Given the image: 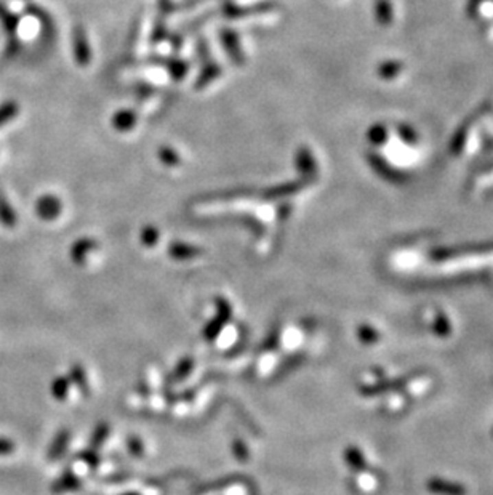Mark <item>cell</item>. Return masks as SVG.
<instances>
[{
	"label": "cell",
	"instance_id": "obj_12",
	"mask_svg": "<svg viewBox=\"0 0 493 495\" xmlns=\"http://www.w3.org/2000/svg\"><path fill=\"white\" fill-rule=\"evenodd\" d=\"M109 436V425L108 423H100V425H96V428L93 430V433H91V437H90V447L91 449H96V447H100L103 442L108 439Z\"/></svg>",
	"mask_w": 493,
	"mask_h": 495
},
{
	"label": "cell",
	"instance_id": "obj_21",
	"mask_svg": "<svg viewBox=\"0 0 493 495\" xmlns=\"http://www.w3.org/2000/svg\"><path fill=\"white\" fill-rule=\"evenodd\" d=\"M14 450V444L7 437H0V455H10Z\"/></svg>",
	"mask_w": 493,
	"mask_h": 495
},
{
	"label": "cell",
	"instance_id": "obj_5",
	"mask_svg": "<svg viewBox=\"0 0 493 495\" xmlns=\"http://www.w3.org/2000/svg\"><path fill=\"white\" fill-rule=\"evenodd\" d=\"M428 489L431 490L433 494H441V495H465L466 490L461 485L453 484V483H446L442 479H433L431 483L428 484Z\"/></svg>",
	"mask_w": 493,
	"mask_h": 495
},
{
	"label": "cell",
	"instance_id": "obj_22",
	"mask_svg": "<svg viewBox=\"0 0 493 495\" xmlns=\"http://www.w3.org/2000/svg\"><path fill=\"white\" fill-rule=\"evenodd\" d=\"M233 449H234V454H236V457H238V459L239 460H246V457H249V452H246V447L242 444V442H240V441H234V447H233Z\"/></svg>",
	"mask_w": 493,
	"mask_h": 495
},
{
	"label": "cell",
	"instance_id": "obj_23",
	"mask_svg": "<svg viewBox=\"0 0 493 495\" xmlns=\"http://www.w3.org/2000/svg\"><path fill=\"white\" fill-rule=\"evenodd\" d=\"M436 332L439 335H447L448 334V324L446 321V317L439 316L437 322H436Z\"/></svg>",
	"mask_w": 493,
	"mask_h": 495
},
{
	"label": "cell",
	"instance_id": "obj_19",
	"mask_svg": "<svg viewBox=\"0 0 493 495\" xmlns=\"http://www.w3.org/2000/svg\"><path fill=\"white\" fill-rule=\"evenodd\" d=\"M279 335H280V334H279V329H277V327H275V329H273V332H271V334H269L268 338L264 340L263 349H264V351L274 349L275 346H277V343H279Z\"/></svg>",
	"mask_w": 493,
	"mask_h": 495
},
{
	"label": "cell",
	"instance_id": "obj_15",
	"mask_svg": "<svg viewBox=\"0 0 493 495\" xmlns=\"http://www.w3.org/2000/svg\"><path fill=\"white\" fill-rule=\"evenodd\" d=\"M0 19H2L5 29H7L10 34L14 32V29H16V26H18V19H16V16H13V14L10 13L7 8H5V5L2 2H0Z\"/></svg>",
	"mask_w": 493,
	"mask_h": 495
},
{
	"label": "cell",
	"instance_id": "obj_3",
	"mask_svg": "<svg viewBox=\"0 0 493 495\" xmlns=\"http://www.w3.org/2000/svg\"><path fill=\"white\" fill-rule=\"evenodd\" d=\"M71 433L69 430H61L51 441L50 449H48V460H58L60 457L67 450V444H69Z\"/></svg>",
	"mask_w": 493,
	"mask_h": 495
},
{
	"label": "cell",
	"instance_id": "obj_7",
	"mask_svg": "<svg viewBox=\"0 0 493 495\" xmlns=\"http://www.w3.org/2000/svg\"><path fill=\"white\" fill-rule=\"evenodd\" d=\"M16 214L10 205V202L7 200V197L2 191H0V223H2L5 228H13L16 225Z\"/></svg>",
	"mask_w": 493,
	"mask_h": 495
},
{
	"label": "cell",
	"instance_id": "obj_24",
	"mask_svg": "<svg viewBox=\"0 0 493 495\" xmlns=\"http://www.w3.org/2000/svg\"><path fill=\"white\" fill-rule=\"evenodd\" d=\"M125 495H138V494H125Z\"/></svg>",
	"mask_w": 493,
	"mask_h": 495
},
{
	"label": "cell",
	"instance_id": "obj_10",
	"mask_svg": "<svg viewBox=\"0 0 493 495\" xmlns=\"http://www.w3.org/2000/svg\"><path fill=\"white\" fill-rule=\"evenodd\" d=\"M345 460H346V463L356 471H362L367 465L364 454H362L357 447H347V449L345 450Z\"/></svg>",
	"mask_w": 493,
	"mask_h": 495
},
{
	"label": "cell",
	"instance_id": "obj_14",
	"mask_svg": "<svg viewBox=\"0 0 493 495\" xmlns=\"http://www.w3.org/2000/svg\"><path fill=\"white\" fill-rule=\"evenodd\" d=\"M18 114V104L14 101H7V103L0 104V127L12 120L14 115Z\"/></svg>",
	"mask_w": 493,
	"mask_h": 495
},
{
	"label": "cell",
	"instance_id": "obj_4",
	"mask_svg": "<svg viewBox=\"0 0 493 495\" xmlns=\"http://www.w3.org/2000/svg\"><path fill=\"white\" fill-rule=\"evenodd\" d=\"M79 487H80V479L77 478L74 473L67 471V473H65L61 478H58L55 483H53L51 492L65 494V492H71V490H76Z\"/></svg>",
	"mask_w": 493,
	"mask_h": 495
},
{
	"label": "cell",
	"instance_id": "obj_1",
	"mask_svg": "<svg viewBox=\"0 0 493 495\" xmlns=\"http://www.w3.org/2000/svg\"><path fill=\"white\" fill-rule=\"evenodd\" d=\"M215 303H216V312L214 319H211L204 329V338L209 341L215 340L216 336L221 334V330L225 329V325L228 324L231 316H233V306H231V303L226 300V298L218 297Z\"/></svg>",
	"mask_w": 493,
	"mask_h": 495
},
{
	"label": "cell",
	"instance_id": "obj_16",
	"mask_svg": "<svg viewBox=\"0 0 493 495\" xmlns=\"http://www.w3.org/2000/svg\"><path fill=\"white\" fill-rule=\"evenodd\" d=\"M79 459L82 461H85L87 465L91 466V468H95V466L100 463V457H98V454H96V450L91 449V447H89V449H85V450H82Z\"/></svg>",
	"mask_w": 493,
	"mask_h": 495
},
{
	"label": "cell",
	"instance_id": "obj_18",
	"mask_svg": "<svg viewBox=\"0 0 493 495\" xmlns=\"http://www.w3.org/2000/svg\"><path fill=\"white\" fill-rule=\"evenodd\" d=\"M128 450L132 452V454L135 457H141L144 454V447H143V442L138 439L137 436H132L128 437Z\"/></svg>",
	"mask_w": 493,
	"mask_h": 495
},
{
	"label": "cell",
	"instance_id": "obj_20",
	"mask_svg": "<svg viewBox=\"0 0 493 495\" xmlns=\"http://www.w3.org/2000/svg\"><path fill=\"white\" fill-rule=\"evenodd\" d=\"M359 338L364 340L365 343H371L376 340V332L375 329L371 330L370 327H359Z\"/></svg>",
	"mask_w": 493,
	"mask_h": 495
},
{
	"label": "cell",
	"instance_id": "obj_6",
	"mask_svg": "<svg viewBox=\"0 0 493 495\" xmlns=\"http://www.w3.org/2000/svg\"><path fill=\"white\" fill-rule=\"evenodd\" d=\"M95 242L93 240L90 239H80L77 240V242L72 245V250H71V258L72 262H74L76 264H82L85 262L87 255H89V252L91 249H95Z\"/></svg>",
	"mask_w": 493,
	"mask_h": 495
},
{
	"label": "cell",
	"instance_id": "obj_13",
	"mask_svg": "<svg viewBox=\"0 0 493 495\" xmlns=\"http://www.w3.org/2000/svg\"><path fill=\"white\" fill-rule=\"evenodd\" d=\"M69 380H72L77 387H79L84 393H89V383H87V375L85 370L82 369V365H72L69 372Z\"/></svg>",
	"mask_w": 493,
	"mask_h": 495
},
{
	"label": "cell",
	"instance_id": "obj_11",
	"mask_svg": "<svg viewBox=\"0 0 493 495\" xmlns=\"http://www.w3.org/2000/svg\"><path fill=\"white\" fill-rule=\"evenodd\" d=\"M71 380L65 377V375H60L53 380L51 383V396L56 399V401H65L67 398V391H69Z\"/></svg>",
	"mask_w": 493,
	"mask_h": 495
},
{
	"label": "cell",
	"instance_id": "obj_2",
	"mask_svg": "<svg viewBox=\"0 0 493 495\" xmlns=\"http://www.w3.org/2000/svg\"><path fill=\"white\" fill-rule=\"evenodd\" d=\"M36 211H37V215L41 216L42 220H47V221L55 220L56 216L60 215V211H61V204H60V200L56 199V197L43 196L37 200Z\"/></svg>",
	"mask_w": 493,
	"mask_h": 495
},
{
	"label": "cell",
	"instance_id": "obj_9",
	"mask_svg": "<svg viewBox=\"0 0 493 495\" xmlns=\"http://www.w3.org/2000/svg\"><path fill=\"white\" fill-rule=\"evenodd\" d=\"M168 252H170V257L175 258V260H191V258L197 257V255L200 253V250L192 247V245L175 242V244L170 245Z\"/></svg>",
	"mask_w": 493,
	"mask_h": 495
},
{
	"label": "cell",
	"instance_id": "obj_8",
	"mask_svg": "<svg viewBox=\"0 0 493 495\" xmlns=\"http://www.w3.org/2000/svg\"><path fill=\"white\" fill-rule=\"evenodd\" d=\"M192 367H194V359L191 358V356H186V358H183L180 362L176 364V367L173 369V372L170 373V383H180L181 380H185L187 375L191 373Z\"/></svg>",
	"mask_w": 493,
	"mask_h": 495
},
{
	"label": "cell",
	"instance_id": "obj_17",
	"mask_svg": "<svg viewBox=\"0 0 493 495\" xmlns=\"http://www.w3.org/2000/svg\"><path fill=\"white\" fill-rule=\"evenodd\" d=\"M157 239H159V233L157 229H154L149 226V228H146L141 233V242L144 245H148V247H152V245L157 244Z\"/></svg>",
	"mask_w": 493,
	"mask_h": 495
}]
</instances>
